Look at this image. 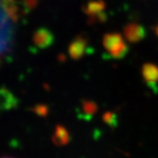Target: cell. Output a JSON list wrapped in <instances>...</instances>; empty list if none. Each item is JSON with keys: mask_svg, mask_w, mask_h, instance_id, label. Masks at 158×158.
<instances>
[{"mask_svg": "<svg viewBox=\"0 0 158 158\" xmlns=\"http://www.w3.org/2000/svg\"><path fill=\"white\" fill-rule=\"evenodd\" d=\"M103 119L110 126L116 125V116L114 114H112V112H106L103 115Z\"/></svg>", "mask_w": 158, "mask_h": 158, "instance_id": "cell-9", "label": "cell"}, {"mask_svg": "<svg viewBox=\"0 0 158 158\" xmlns=\"http://www.w3.org/2000/svg\"><path fill=\"white\" fill-rule=\"evenodd\" d=\"M69 141L70 134L68 132V131L62 126L56 127L52 136V142L57 146H64L69 143Z\"/></svg>", "mask_w": 158, "mask_h": 158, "instance_id": "cell-7", "label": "cell"}, {"mask_svg": "<svg viewBox=\"0 0 158 158\" xmlns=\"http://www.w3.org/2000/svg\"><path fill=\"white\" fill-rule=\"evenodd\" d=\"M33 43L39 49H46L52 45L54 41V36L52 32H51L47 29H38L32 37Z\"/></svg>", "mask_w": 158, "mask_h": 158, "instance_id": "cell-2", "label": "cell"}, {"mask_svg": "<svg viewBox=\"0 0 158 158\" xmlns=\"http://www.w3.org/2000/svg\"><path fill=\"white\" fill-rule=\"evenodd\" d=\"M1 158H13V157H1Z\"/></svg>", "mask_w": 158, "mask_h": 158, "instance_id": "cell-12", "label": "cell"}, {"mask_svg": "<svg viewBox=\"0 0 158 158\" xmlns=\"http://www.w3.org/2000/svg\"><path fill=\"white\" fill-rule=\"evenodd\" d=\"M35 111L36 112L37 114L39 115H46L47 114V107L45 106H37L35 109Z\"/></svg>", "mask_w": 158, "mask_h": 158, "instance_id": "cell-10", "label": "cell"}, {"mask_svg": "<svg viewBox=\"0 0 158 158\" xmlns=\"http://www.w3.org/2000/svg\"><path fill=\"white\" fill-rule=\"evenodd\" d=\"M97 111V106L92 101H85L83 104V112L86 115H94Z\"/></svg>", "mask_w": 158, "mask_h": 158, "instance_id": "cell-8", "label": "cell"}, {"mask_svg": "<svg viewBox=\"0 0 158 158\" xmlns=\"http://www.w3.org/2000/svg\"><path fill=\"white\" fill-rule=\"evenodd\" d=\"M154 32H155V35H156L157 37H158V24L154 27Z\"/></svg>", "mask_w": 158, "mask_h": 158, "instance_id": "cell-11", "label": "cell"}, {"mask_svg": "<svg viewBox=\"0 0 158 158\" xmlns=\"http://www.w3.org/2000/svg\"><path fill=\"white\" fill-rule=\"evenodd\" d=\"M87 50V42L84 37L77 36L69 46V54L73 59H80Z\"/></svg>", "mask_w": 158, "mask_h": 158, "instance_id": "cell-5", "label": "cell"}, {"mask_svg": "<svg viewBox=\"0 0 158 158\" xmlns=\"http://www.w3.org/2000/svg\"><path fill=\"white\" fill-rule=\"evenodd\" d=\"M103 46L111 57L120 59L129 52L128 45L119 33H107L103 38Z\"/></svg>", "mask_w": 158, "mask_h": 158, "instance_id": "cell-1", "label": "cell"}, {"mask_svg": "<svg viewBox=\"0 0 158 158\" xmlns=\"http://www.w3.org/2000/svg\"><path fill=\"white\" fill-rule=\"evenodd\" d=\"M16 97L7 89H0V114L16 106Z\"/></svg>", "mask_w": 158, "mask_h": 158, "instance_id": "cell-6", "label": "cell"}, {"mask_svg": "<svg viewBox=\"0 0 158 158\" xmlns=\"http://www.w3.org/2000/svg\"><path fill=\"white\" fill-rule=\"evenodd\" d=\"M142 76L145 82L152 88H156L158 83V66L152 63H146L142 67Z\"/></svg>", "mask_w": 158, "mask_h": 158, "instance_id": "cell-4", "label": "cell"}, {"mask_svg": "<svg viewBox=\"0 0 158 158\" xmlns=\"http://www.w3.org/2000/svg\"><path fill=\"white\" fill-rule=\"evenodd\" d=\"M124 35L129 42L137 43L146 36V31L139 24L131 23L124 29Z\"/></svg>", "mask_w": 158, "mask_h": 158, "instance_id": "cell-3", "label": "cell"}]
</instances>
